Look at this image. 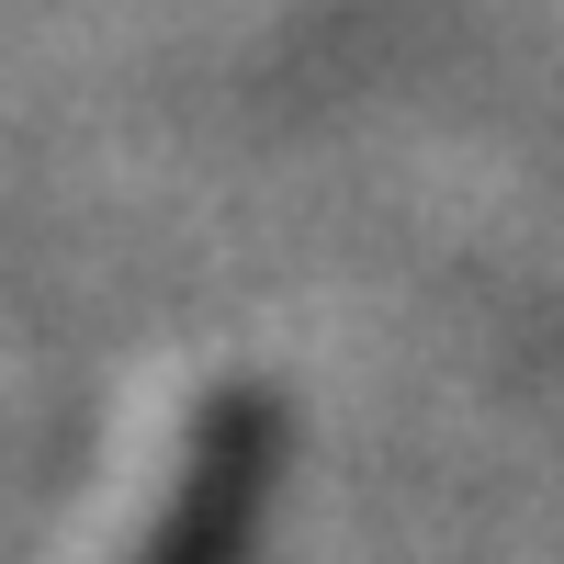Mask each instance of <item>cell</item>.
Listing matches in <instances>:
<instances>
[{
    "mask_svg": "<svg viewBox=\"0 0 564 564\" xmlns=\"http://www.w3.org/2000/svg\"><path fill=\"white\" fill-rule=\"evenodd\" d=\"M271 497H282V395L271 384H215L193 406L170 508L135 542V564H260Z\"/></svg>",
    "mask_w": 564,
    "mask_h": 564,
    "instance_id": "cell-1",
    "label": "cell"
}]
</instances>
